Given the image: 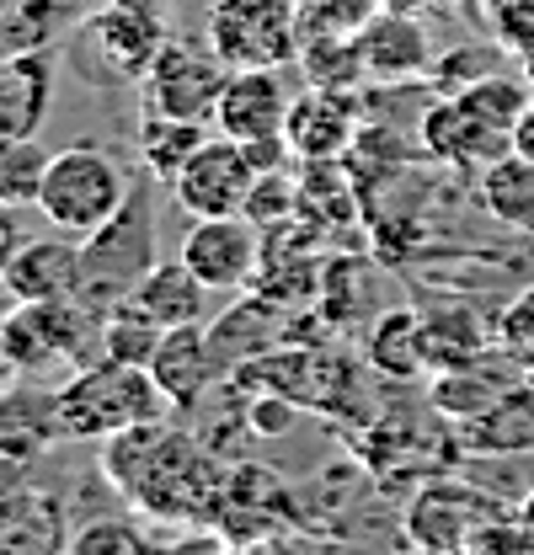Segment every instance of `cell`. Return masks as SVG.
Returning a JSON list of instances; mask_svg holds the SVG:
<instances>
[{"label": "cell", "instance_id": "obj_2", "mask_svg": "<svg viewBox=\"0 0 534 555\" xmlns=\"http://www.w3.org/2000/svg\"><path fill=\"white\" fill-rule=\"evenodd\" d=\"M171 412V401L161 396L155 374L144 363H118L102 358L91 369H75L65 390L54 396V433L69 438H113L124 427L155 422Z\"/></svg>", "mask_w": 534, "mask_h": 555}, {"label": "cell", "instance_id": "obj_1", "mask_svg": "<svg viewBox=\"0 0 534 555\" xmlns=\"http://www.w3.org/2000/svg\"><path fill=\"white\" fill-rule=\"evenodd\" d=\"M530 107L524 80L513 75H481L470 86H455L449 96H438L422 113V144L433 160L455 166V171H486L497 155L513 150L519 113Z\"/></svg>", "mask_w": 534, "mask_h": 555}, {"label": "cell", "instance_id": "obj_6", "mask_svg": "<svg viewBox=\"0 0 534 555\" xmlns=\"http://www.w3.org/2000/svg\"><path fill=\"white\" fill-rule=\"evenodd\" d=\"M97 321L102 315L80 299H16L0 315V358L22 374H43L65 358H80Z\"/></svg>", "mask_w": 534, "mask_h": 555}, {"label": "cell", "instance_id": "obj_8", "mask_svg": "<svg viewBox=\"0 0 534 555\" xmlns=\"http://www.w3.org/2000/svg\"><path fill=\"white\" fill-rule=\"evenodd\" d=\"M257 160L241 139L219 134L203 139L188 155V166L171 177V198L188 219H219V214H246V198L257 188Z\"/></svg>", "mask_w": 534, "mask_h": 555}, {"label": "cell", "instance_id": "obj_18", "mask_svg": "<svg viewBox=\"0 0 534 555\" xmlns=\"http://www.w3.org/2000/svg\"><path fill=\"white\" fill-rule=\"evenodd\" d=\"M219 369H225V358H219V347L208 337V326H171V332H161V343H155V358H150V374H155V385H161V396L171 401V406H193L203 390L219 379Z\"/></svg>", "mask_w": 534, "mask_h": 555}, {"label": "cell", "instance_id": "obj_25", "mask_svg": "<svg viewBox=\"0 0 534 555\" xmlns=\"http://www.w3.org/2000/svg\"><path fill=\"white\" fill-rule=\"evenodd\" d=\"M369 363L391 379H417L428 374V352H422V315L417 310H385L369 332Z\"/></svg>", "mask_w": 534, "mask_h": 555}, {"label": "cell", "instance_id": "obj_11", "mask_svg": "<svg viewBox=\"0 0 534 555\" xmlns=\"http://www.w3.org/2000/svg\"><path fill=\"white\" fill-rule=\"evenodd\" d=\"M283 139H289L294 160H305V166L336 160V155L358 139V102H353V91H336V86L300 91V96L289 102Z\"/></svg>", "mask_w": 534, "mask_h": 555}, {"label": "cell", "instance_id": "obj_26", "mask_svg": "<svg viewBox=\"0 0 534 555\" xmlns=\"http://www.w3.org/2000/svg\"><path fill=\"white\" fill-rule=\"evenodd\" d=\"M43 171H49V155L33 144V134H0V204L38 208Z\"/></svg>", "mask_w": 534, "mask_h": 555}, {"label": "cell", "instance_id": "obj_13", "mask_svg": "<svg viewBox=\"0 0 534 555\" xmlns=\"http://www.w3.org/2000/svg\"><path fill=\"white\" fill-rule=\"evenodd\" d=\"M86 38L97 49V60L107 69H118L124 80H139L144 69L155 65V54L166 49V16L155 11H139L129 0H107L86 16Z\"/></svg>", "mask_w": 534, "mask_h": 555}, {"label": "cell", "instance_id": "obj_36", "mask_svg": "<svg viewBox=\"0 0 534 555\" xmlns=\"http://www.w3.org/2000/svg\"><path fill=\"white\" fill-rule=\"evenodd\" d=\"M396 11H411V16H428V11H449V0H385Z\"/></svg>", "mask_w": 534, "mask_h": 555}, {"label": "cell", "instance_id": "obj_28", "mask_svg": "<svg viewBox=\"0 0 534 555\" xmlns=\"http://www.w3.org/2000/svg\"><path fill=\"white\" fill-rule=\"evenodd\" d=\"M385 0H300V38H358Z\"/></svg>", "mask_w": 534, "mask_h": 555}, {"label": "cell", "instance_id": "obj_21", "mask_svg": "<svg viewBox=\"0 0 534 555\" xmlns=\"http://www.w3.org/2000/svg\"><path fill=\"white\" fill-rule=\"evenodd\" d=\"M69 529L54 496L5 486L0 491V551H65Z\"/></svg>", "mask_w": 534, "mask_h": 555}, {"label": "cell", "instance_id": "obj_4", "mask_svg": "<svg viewBox=\"0 0 534 555\" xmlns=\"http://www.w3.org/2000/svg\"><path fill=\"white\" fill-rule=\"evenodd\" d=\"M150 268H155V224L144 208V182H134L124 208L80 241V305L107 315Z\"/></svg>", "mask_w": 534, "mask_h": 555}, {"label": "cell", "instance_id": "obj_32", "mask_svg": "<svg viewBox=\"0 0 534 555\" xmlns=\"http://www.w3.org/2000/svg\"><path fill=\"white\" fill-rule=\"evenodd\" d=\"M294 204H300V182L289 177V171H263L257 177V188H252V198H246V219H257V224H272V219H289L294 214Z\"/></svg>", "mask_w": 534, "mask_h": 555}, {"label": "cell", "instance_id": "obj_14", "mask_svg": "<svg viewBox=\"0 0 534 555\" xmlns=\"http://www.w3.org/2000/svg\"><path fill=\"white\" fill-rule=\"evenodd\" d=\"M358 49H364V75L380 80V86H406V80H422L433 69V38H428V22L385 5L364 33H358Z\"/></svg>", "mask_w": 534, "mask_h": 555}, {"label": "cell", "instance_id": "obj_5", "mask_svg": "<svg viewBox=\"0 0 534 555\" xmlns=\"http://www.w3.org/2000/svg\"><path fill=\"white\" fill-rule=\"evenodd\" d=\"M300 0H214L208 49L230 69L300 65Z\"/></svg>", "mask_w": 534, "mask_h": 555}, {"label": "cell", "instance_id": "obj_33", "mask_svg": "<svg viewBox=\"0 0 534 555\" xmlns=\"http://www.w3.org/2000/svg\"><path fill=\"white\" fill-rule=\"evenodd\" d=\"M492 11V33L503 38V49L534 54V0H486Z\"/></svg>", "mask_w": 534, "mask_h": 555}, {"label": "cell", "instance_id": "obj_38", "mask_svg": "<svg viewBox=\"0 0 534 555\" xmlns=\"http://www.w3.org/2000/svg\"><path fill=\"white\" fill-rule=\"evenodd\" d=\"M519 513H524V518H530V524H534V491H530V496H524V502H519Z\"/></svg>", "mask_w": 534, "mask_h": 555}, {"label": "cell", "instance_id": "obj_37", "mask_svg": "<svg viewBox=\"0 0 534 555\" xmlns=\"http://www.w3.org/2000/svg\"><path fill=\"white\" fill-rule=\"evenodd\" d=\"M129 5H139V11H155V16H171L182 0H129Z\"/></svg>", "mask_w": 534, "mask_h": 555}, {"label": "cell", "instance_id": "obj_9", "mask_svg": "<svg viewBox=\"0 0 534 555\" xmlns=\"http://www.w3.org/2000/svg\"><path fill=\"white\" fill-rule=\"evenodd\" d=\"M497 513H508V507L492 502L486 491H475L470 481H433L406 502L400 529H406V545H417V551L460 555V551H470V540H475Z\"/></svg>", "mask_w": 534, "mask_h": 555}, {"label": "cell", "instance_id": "obj_35", "mask_svg": "<svg viewBox=\"0 0 534 555\" xmlns=\"http://www.w3.org/2000/svg\"><path fill=\"white\" fill-rule=\"evenodd\" d=\"M513 150L534 160V96H530V107L519 113V129H513Z\"/></svg>", "mask_w": 534, "mask_h": 555}, {"label": "cell", "instance_id": "obj_22", "mask_svg": "<svg viewBox=\"0 0 534 555\" xmlns=\"http://www.w3.org/2000/svg\"><path fill=\"white\" fill-rule=\"evenodd\" d=\"M475 198L497 224L534 235V160L519 150L497 155L486 171H475Z\"/></svg>", "mask_w": 534, "mask_h": 555}, {"label": "cell", "instance_id": "obj_12", "mask_svg": "<svg viewBox=\"0 0 534 555\" xmlns=\"http://www.w3.org/2000/svg\"><path fill=\"white\" fill-rule=\"evenodd\" d=\"M283 69H230L225 91H219V107H214V129L241 144H267V139H283L289 124V91L278 80Z\"/></svg>", "mask_w": 534, "mask_h": 555}, {"label": "cell", "instance_id": "obj_16", "mask_svg": "<svg viewBox=\"0 0 534 555\" xmlns=\"http://www.w3.org/2000/svg\"><path fill=\"white\" fill-rule=\"evenodd\" d=\"M0 288L11 299H80V241L65 230L22 241L0 273Z\"/></svg>", "mask_w": 534, "mask_h": 555}, {"label": "cell", "instance_id": "obj_3", "mask_svg": "<svg viewBox=\"0 0 534 555\" xmlns=\"http://www.w3.org/2000/svg\"><path fill=\"white\" fill-rule=\"evenodd\" d=\"M129 188H134L129 166L113 150H102V144H69L60 155H49V171H43V188H38V214L54 230L86 241L91 230H102L124 208Z\"/></svg>", "mask_w": 534, "mask_h": 555}, {"label": "cell", "instance_id": "obj_27", "mask_svg": "<svg viewBox=\"0 0 534 555\" xmlns=\"http://www.w3.org/2000/svg\"><path fill=\"white\" fill-rule=\"evenodd\" d=\"M300 69L310 75V86H336V91H353V86L369 80L358 38H305L300 43Z\"/></svg>", "mask_w": 534, "mask_h": 555}, {"label": "cell", "instance_id": "obj_23", "mask_svg": "<svg viewBox=\"0 0 534 555\" xmlns=\"http://www.w3.org/2000/svg\"><path fill=\"white\" fill-rule=\"evenodd\" d=\"M492 347V326L470 310V305H449V310H433L422 315V352H428V374L438 369H455L475 352Z\"/></svg>", "mask_w": 534, "mask_h": 555}, {"label": "cell", "instance_id": "obj_19", "mask_svg": "<svg viewBox=\"0 0 534 555\" xmlns=\"http://www.w3.org/2000/svg\"><path fill=\"white\" fill-rule=\"evenodd\" d=\"M455 443L466 454H534V374H524L508 396H497L486 412L455 422Z\"/></svg>", "mask_w": 534, "mask_h": 555}, {"label": "cell", "instance_id": "obj_30", "mask_svg": "<svg viewBox=\"0 0 534 555\" xmlns=\"http://www.w3.org/2000/svg\"><path fill=\"white\" fill-rule=\"evenodd\" d=\"M150 545V534L129 524L124 513H107V518H91V524H80L75 534H69V555H139Z\"/></svg>", "mask_w": 534, "mask_h": 555}, {"label": "cell", "instance_id": "obj_17", "mask_svg": "<svg viewBox=\"0 0 534 555\" xmlns=\"http://www.w3.org/2000/svg\"><path fill=\"white\" fill-rule=\"evenodd\" d=\"M208 294L214 288L177 257V262H155L118 305L134 310V315H144L150 326L171 332V326H199V321H208Z\"/></svg>", "mask_w": 534, "mask_h": 555}, {"label": "cell", "instance_id": "obj_15", "mask_svg": "<svg viewBox=\"0 0 534 555\" xmlns=\"http://www.w3.org/2000/svg\"><path fill=\"white\" fill-rule=\"evenodd\" d=\"M519 379H524V369L492 343L486 352H475V358L455 363V369H438L433 385H428V401H433V412L449 416V427H455V422H466V416L486 412V406H492L497 396H508Z\"/></svg>", "mask_w": 534, "mask_h": 555}, {"label": "cell", "instance_id": "obj_29", "mask_svg": "<svg viewBox=\"0 0 534 555\" xmlns=\"http://www.w3.org/2000/svg\"><path fill=\"white\" fill-rule=\"evenodd\" d=\"M97 343H102V358H118V363H144L155 358V343H161V326H150L144 315H134L124 305H113L102 321H97Z\"/></svg>", "mask_w": 534, "mask_h": 555}, {"label": "cell", "instance_id": "obj_31", "mask_svg": "<svg viewBox=\"0 0 534 555\" xmlns=\"http://www.w3.org/2000/svg\"><path fill=\"white\" fill-rule=\"evenodd\" d=\"M497 347H503L524 374H534V288H524V294L497 315Z\"/></svg>", "mask_w": 534, "mask_h": 555}, {"label": "cell", "instance_id": "obj_20", "mask_svg": "<svg viewBox=\"0 0 534 555\" xmlns=\"http://www.w3.org/2000/svg\"><path fill=\"white\" fill-rule=\"evenodd\" d=\"M54 102V65L38 49L0 60V134H33Z\"/></svg>", "mask_w": 534, "mask_h": 555}, {"label": "cell", "instance_id": "obj_34", "mask_svg": "<svg viewBox=\"0 0 534 555\" xmlns=\"http://www.w3.org/2000/svg\"><path fill=\"white\" fill-rule=\"evenodd\" d=\"M16 246H22V230H16V214H11V204H0V273H5V262L16 257Z\"/></svg>", "mask_w": 534, "mask_h": 555}, {"label": "cell", "instance_id": "obj_7", "mask_svg": "<svg viewBox=\"0 0 534 555\" xmlns=\"http://www.w3.org/2000/svg\"><path fill=\"white\" fill-rule=\"evenodd\" d=\"M225 80H230V65L214 49H193V43L166 38L155 65L139 75V102H144V113H171V118L214 124Z\"/></svg>", "mask_w": 534, "mask_h": 555}, {"label": "cell", "instance_id": "obj_24", "mask_svg": "<svg viewBox=\"0 0 534 555\" xmlns=\"http://www.w3.org/2000/svg\"><path fill=\"white\" fill-rule=\"evenodd\" d=\"M208 139V124H193V118H171V113H144L139 118V155H144V171L155 182L171 188V177L188 166V155Z\"/></svg>", "mask_w": 534, "mask_h": 555}, {"label": "cell", "instance_id": "obj_10", "mask_svg": "<svg viewBox=\"0 0 534 555\" xmlns=\"http://www.w3.org/2000/svg\"><path fill=\"white\" fill-rule=\"evenodd\" d=\"M214 294L252 288L263 268V224L246 214H219V219H193L177 251Z\"/></svg>", "mask_w": 534, "mask_h": 555}]
</instances>
